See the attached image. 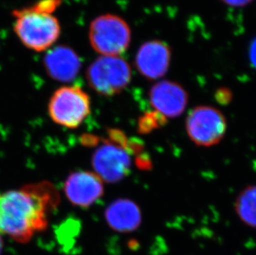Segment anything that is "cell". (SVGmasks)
Masks as SVG:
<instances>
[{
    "label": "cell",
    "instance_id": "obj_14",
    "mask_svg": "<svg viewBox=\"0 0 256 255\" xmlns=\"http://www.w3.org/2000/svg\"><path fill=\"white\" fill-rule=\"evenodd\" d=\"M166 122H167V118L157 111L148 112L138 118V132L142 134H150L154 130H158L165 126Z\"/></svg>",
    "mask_w": 256,
    "mask_h": 255
},
{
    "label": "cell",
    "instance_id": "obj_7",
    "mask_svg": "<svg viewBox=\"0 0 256 255\" xmlns=\"http://www.w3.org/2000/svg\"><path fill=\"white\" fill-rule=\"evenodd\" d=\"M123 148L112 140H103L92 154V165L94 174L108 183L123 180L130 172L131 159Z\"/></svg>",
    "mask_w": 256,
    "mask_h": 255
},
{
    "label": "cell",
    "instance_id": "obj_5",
    "mask_svg": "<svg viewBox=\"0 0 256 255\" xmlns=\"http://www.w3.org/2000/svg\"><path fill=\"white\" fill-rule=\"evenodd\" d=\"M89 40L92 48L100 55L120 56L130 44V28L120 16L102 15L90 25Z\"/></svg>",
    "mask_w": 256,
    "mask_h": 255
},
{
    "label": "cell",
    "instance_id": "obj_8",
    "mask_svg": "<svg viewBox=\"0 0 256 255\" xmlns=\"http://www.w3.org/2000/svg\"><path fill=\"white\" fill-rule=\"evenodd\" d=\"M104 183L98 175L90 171H78L66 179L64 192L72 204L82 208L92 206L104 195Z\"/></svg>",
    "mask_w": 256,
    "mask_h": 255
},
{
    "label": "cell",
    "instance_id": "obj_13",
    "mask_svg": "<svg viewBox=\"0 0 256 255\" xmlns=\"http://www.w3.org/2000/svg\"><path fill=\"white\" fill-rule=\"evenodd\" d=\"M234 210L244 224L256 228V185L249 186L240 192Z\"/></svg>",
    "mask_w": 256,
    "mask_h": 255
},
{
    "label": "cell",
    "instance_id": "obj_12",
    "mask_svg": "<svg viewBox=\"0 0 256 255\" xmlns=\"http://www.w3.org/2000/svg\"><path fill=\"white\" fill-rule=\"evenodd\" d=\"M104 218L110 228L120 233H130L142 223V212L133 200L120 198L109 204L104 212Z\"/></svg>",
    "mask_w": 256,
    "mask_h": 255
},
{
    "label": "cell",
    "instance_id": "obj_19",
    "mask_svg": "<svg viewBox=\"0 0 256 255\" xmlns=\"http://www.w3.org/2000/svg\"><path fill=\"white\" fill-rule=\"evenodd\" d=\"M2 240L1 238V236H0V254H1V251H2Z\"/></svg>",
    "mask_w": 256,
    "mask_h": 255
},
{
    "label": "cell",
    "instance_id": "obj_16",
    "mask_svg": "<svg viewBox=\"0 0 256 255\" xmlns=\"http://www.w3.org/2000/svg\"><path fill=\"white\" fill-rule=\"evenodd\" d=\"M226 4L232 7H243L252 2V0H222Z\"/></svg>",
    "mask_w": 256,
    "mask_h": 255
},
{
    "label": "cell",
    "instance_id": "obj_6",
    "mask_svg": "<svg viewBox=\"0 0 256 255\" xmlns=\"http://www.w3.org/2000/svg\"><path fill=\"white\" fill-rule=\"evenodd\" d=\"M228 123L222 111L213 106H198L189 112L186 130L189 138L200 147H212L222 140Z\"/></svg>",
    "mask_w": 256,
    "mask_h": 255
},
{
    "label": "cell",
    "instance_id": "obj_18",
    "mask_svg": "<svg viewBox=\"0 0 256 255\" xmlns=\"http://www.w3.org/2000/svg\"><path fill=\"white\" fill-rule=\"evenodd\" d=\"M137 164H138V168H140L142 169H150L151 168V162L150 159L144 158H138L137 159Z\"/></svg>",
    "mask_w": 256,
    "mask_h": 255
},
{
    "label": "cell",
    "instance_id": "obj_9",
    "mask_svg": "<svg viewBox=\"0 0 256 255\" xmlns=\"http://www.w3.org/2000/svg\"><path fill=\"white\" fill-rule=\"evenodd\" d=\"M150 102L152 108L166 118H176L185 111L188 94L181 84L171 80H161L150 88Z\"/></svg>",
    "mask_w": 256,
    "mask_h": 255
},
{
    "label": "cell",
    "instance_id": "obj_10",
    "mask_svg": "<svg viewBox=\"0 0 256 255\" xmlns=\"http://www.w3.org/2000/svg\"><path fill=\"white\" fill-rule=\"evenodd\" d=\"M171 58L170 46L164 42H146L141 45L136 54V68L138 72L147 79H160L170 69Z\"/></svg>",
    "mask_w": 256,
    "mask_h": 255
},
{
    "label": "cell",
    "instance_id": "obj_4",
    "mask_svg": "<svg viewBox=\"0 0 256 255\" xmlns=\"http://www.w3.org/2000/svg\"><path fill=\"white\" fill-rule=\"evenodd\" d=\"M90 98L78 86H66L56 90L48 103V114L58 126L78 128L90 114Z\"/></svg>",
    "mask_w": 256,
    "mask_h": 255
},
{
    "label": "cell",
    "instance_id": "obj_3",
    "mask_svg": "<svg viewBox=\"0 0 256 255\" xmlns=\"http://www.w3.org/2000/svg\"><path fill=\"white\" fill-rule=\"evenodd\" d=\"M131 79L130 66L120 56H100L87 68L88 84L103 96L120 94L128 86Z\"/></svg>",
    "mask_w": 256,
    "mask_h": 255
},
{
    "label": "cell",
    "instance_id": "obj_17",
    "mask_svg": "<svg viewBox=\"0 0 256 255\" xmlns=\"http://www.w3.org/2000/svg\"><path fill=\"white\" fill-rule=\"evenodd\" d=\"M250 59L252 65L256 69V38L252 42L250 48Z\"/></svg>",
    "mask_w": 256,
    "mask_h": 255
},
{
    "label": "cell",
    "instance_id": "obj_15",
    "mask_svg": "<svg viewBox=\"0 0 256 255\" xmlns=\"http://www.w3.org/2000/svg\"><path fill=\"white\" fill-rule=\"evenodd\" d=\"M232 92L228 89L218 90L216 94V99L219 103L226 104L232 100Z\"/></svg>",
    "mask_w": 256,
    "mask_h": 255
},
{
    "label": "cell",
    "instance_id": "obj_11",
    "mask_svg": "<svg viewBox=\"0 0 256 255\" xmlns=\"http://www.w3.org/2000/svg\"><path fill=\"white\" fill-rule=\"evenodd\" d=\"M44 66L48 75L55 80L70 82L80 72L82 60L72 48L58 46L46 53Z\"/></svg>",
    "mask_w": 256,
    "mask_h": 255
},
{
    "label": "cell",
    "instance_id": "obj_2",
    "mask_svg": "<svg viewBox=\"0 0 256 255\" xmlns=\"http://www.w3.org/2000/svg\"><path fill=\"white\" fill-rule=\"evenodd\" d=\"M62 0H41L29 7L14 10L15 34L27 48L46 51L60 35V25L54 15Z\"/></svg>",
    "mask_w": 256,
    "mask_h": 255
},
{
    "label": "cell",
    "instance_id": "obj_1",
    "mask_svg": "<svg viewBox=\"0 0 256 255\" xmlns=\"http://www.w3.org/2000/svg\"><path fill=\"white\" fill-rule=\"evenodd\" d=\"M60 202L51 182H42L0 194V233L27 243L48 226V216Z\"/></svg>",
    "mask_w": 256,
    "mask_h": 255
}]
</instances>
